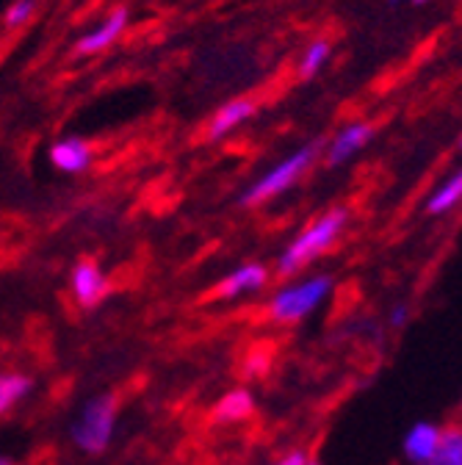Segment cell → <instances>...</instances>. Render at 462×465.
Masks as SVG:
<instances>
[{"mask_svg": "<svg viewBox=\"0 0 462 465\" xmlns=\"http://www.w3.org/2000/svg\"><path fill=\"white\" fill-rule=\"evenodd\" d=\"M346 208H332L324 216H319L313 224H308L300 236L294 239V244H288V250L280 255L277 261V272L282 277L300 272L302 266H308L310 261L321 258L340 236V230L346 227Z\"/></svg>", "mask_w": 462, "mask_h": 465, "instance_id": "cell-1", "label": "cell"}, {"mask_svg": "<svg viewBox=\"0 0 462 465\" xmlns=\"http://www.w3.org/2000/svg\"><path fill=\"white\" fill-rule=\"evenodd\" d=\"M319 153H321V142H310V144L294 150L288 158H282L280 163H274L269 172H263L260 178L244 192L241 203L244 205H258V203H266V200L288 192L313 166V161L319 158Z\"/></svg>", "mask_w": 462, "mask_h": 465, "instance_id": "cell-2", "label": "cell"}, {"mask_svg": "<svg viewBox=\"0 0 462 465\" xmlns=\"http://www.w3.org/2000/svg\"><path fill=\"white\" fill-rule=\"evenodd\" d=\"M332 277L329 274H316V277H308L297 285H288L282 291L271 297L269 302V313L274 322H282V324H291V322H300L305 319L308 313H313L332 291Z\"/></svg>", "mask_w": 462, "mask_h": 465, "instance_id": "cell-3", "label": "cell"}, {"mask_svg": "<svg viewBox=\"0 0 462 465\" xmlns=\"http://www.w3.org/2000/svg\"><path fill=\"white\" fill-rule=\"evenodd\" d=\"M113 424H117V401H113L111 393L97 396L84 407L81 419L73 424V440L78 449L100 454L111 443Z\"/></svg>", "mask_w": 462, "mask_h": 465, "instance_id": "cell-4", "label": "cell"}, {"mask_svg": "<svg viewBox=\"0 0 462 465\" xmlns=\"http://www.w3.org/2000/svg\"><path fill=\"white\" fill-rule=\"evenodd\" d=\"M128 20H131L128 9H113L97 28H92L86 36H81V42H78L75 50H78L81 55L103 53L105 47H111L113 42H117V39L123 36V31L128 28Z\"/></svg>", "mask_w": 462, "mask_h": 465, "instance_id": "cell-5", "label": "cell"}, {"mask_svg": "<svg viewBox=\"0 0 462 465\" xmlns=\"http://www.w3.org/2000/svg\"><path fill=\"white\" fill-rule=\"evenodd\" d=\"M73 294L84 308H94L108 294V280L94 261H81L73 269Z\"/></svg>", "mask_w": 462, "mask_h": 465, "instance_id": "cell-6", "label": "cell"}, {"mask_svg": "<svg viewBox=\"0 0 462 465\" xmlns=\"http://www.w3.org/2000/svg\"><path fill=\"white\" fill-rule=\"evenodd\" d=\"M374 136V128L369 123H352L335 134V139L327 147V163L338 166L343 161H349L358 150H363Z\"/></svg>", "mask_w": 462, "mask_h": 465, "instance_id": "cell-7", "label": "cell"}, {"mask_svg": "<svg viewBox=\"0 0 462 465\" xmlns=\"http://www.w3.org/2000/svg\"><path fill=\"white\" fill-rule=\"evenodd\" d=\"M250 116H255V103L247 100V97H236L224 103L208 123V139H224L227 134H233L239 125H244Z\"/></svg>", "mask_w": 462, "mask_h": 465, "instance_id": "cell-8", "label": "cell"}, {"mask_svg": "<svg viewBox=\"0 0 462 465\" xmlns=\"http://www.w3.org/2000/svg\"><path fill=\"white\" fill-rule=\"evenodd\" d=\"M50 163L59 169V172H67V174H78L84 169H89L92 163V147L84 142V139H59L53 147H50Z\"/></svg>", "mask_w": 462, "mask_h": 465, "instance_id": "cell-9", "label": "cell"}, {"mask_svg": "<svg viewBox=\"0 0 462 465\" xmlns=\"http://www.w3.org/2000/svg\"><path fill=\"white\" fill-rule=\"evenodd\" d=\"M266 280H269L266 266H260V263H247V266H239L227 280H221L216 294H219V297H227V300H230V297H239V294H250V291L263 288Z\"/></svg>", "mask_w": 462, "mask_h": 465, "instance_id": "cell-10", "label": "cell"}, {"mask_svg": "<svg viewBox=\"0 0 462 465\" xmlns=\"http://www.w3.org/2000/svg\"><path fill=\"white\" fill-rule=\"evenodd\" d=\"M440 430L435 427V424H429V421H418L408 435H404V454H408V460H413V462H427L432 454H435V449H437V443H440Z\"/></svg>", "mask_w": 462, "mask_h": 465, "instance_id": "cell-11", "label": "cell"}, {"mask_svg": "<svg viewBox=\"0 0 462 465\" xmlns=\"http://www.w3.org/2000/svg\"><path fill=\"white\" fill-rule=\"evenodd\" d=\"M252 411H255V399H252V393L250 391H230L219 404H216V421H221V424H233V421H241V419H247V416H252Z\"/></svg>", "mask_w": 462, "mask_h": 465, "instance_id": "cell-12", "label": "cell"}, {"mask_svg": "<svg viewBox=\"0 0 462 465\" xmlns=\"http://www.w3.org/2000/svg\"><path fill=\"white\" fill-rule=\"evenodd\" d=\"M459 194H462V174L454 172L451 178L427 200V213H432V216L448 213V211L459 203Z\"/></svg>", "mask_w": 462, "mask_h": 465, "instance_id": "cell-13", "label": "cell"}, {"mask_svg": "<svg viewBox=\"0 0 462 465\" xmlns=\"http://www.w3.org/2000/svg\"><path fill=\"white\" fill-rule=\"evenodd\" d=\"M329 53H332V47H329L327 39L310 42L308 50H305L302 58H300V78H316V75L321 73V67L329 62Z\"/></svg>", "mask_w": 462, "mask_h": 465, "instance_id": "cell-14", "label": "cell"}, {"mask_svg": "<svg viewBox=\"0 0 462 465\" xmlns=\"http://www.w3.org/2000/svg\"><path fill=\"white\" fill-rule=\"evenodd\" d=\"M421 465H462V435L457 430L440 435L435 454Z\"/></svg>", "mask_w": 462, "mask_h": 465, "instance_id": "cell-15", "label": "cell"}, {"mask_svg": "<svg viewBox=\"0 0 462 465\" xmlns=\"http://www.w3.org/2000/svg\"><path fill=\"white\" fill-rule=\"evenodd\" d=\"M31 391V380L23 374H0V413L12 411V407Z\"/></svg>", "mask_w": 462, "mask_h": 465, "instance_id": "cell-16", "label": "cell"}, {"mask_svg": "<svg viewBox=\"0 0 462 465\" xmlns=\"http://www.w3.org/2000/svg\"><path fill=\"white\" fill-rule=\"evenodd\" d=\"M34 15H36V0H15V4L6 9V25L9 28H20Z\"/></svg>", "mask_w": 462, "mask_h": 465, "instance_id": "cell-17", "label": "cell"}, {"mask_svg": "<svg viewBox=\"0 0 462 465\" xmlns=\"http://www.w3.org/2000/svg\"><path fill=\"white\" fill-rule=\"evenodd\" d=\"M305 462H308L305 451H291V454H285L277 465H305Z\"/></svg>", "mask_w": 462, "mask_h": 465, "instance_id": "cell-18", "label": "cell"}, {"mask_svg": "<svg viewBox=\"0 0 462 465\" xmlns=\"http://www.w3.org/2000/svg\"><path fill=\"white\" fill-rule=\"evenodd\" d=\"M404 322H408V308H404V305H398V308H393V316H390V324H393V327H401Z\"/></svg>", "mask_w": 462, "mask_h": 465, "instance_id": "cell-19", "label": "cell"}, {"mask_svg": "<svg viewBox=\"0 0 462 465\" xmlns=\"http://www.w3.org/2000/svg\"><path fill=\"white\" fill-rule=\"evenodd\" d=\"M0 465H15V462L9 457H0Z\"/></svg>", "mask_w": 462, "mask_h": 465, "instance_id": "cell-20", "label": "cell"}, {"mask_svg": "<svg viewBox=\"0 0 462 465\" xmlns=\"http://www.w3.org/2000/svg\"><path fill=\"white\" fill-rule=\"evenodd\" d=\"M413 4H416V6H424V4H429V0H413Z\"/></svg>", "mask_w": 462, "mask_h": 465, "instance_id": "cell-21", "label": "cell"}, {"mask_svg": "<svg viewBox=\"0 0 462 465\" xmlns=\"http://www.w3.org/2000/svg\"><path fill=\"white\" fill-rule=\"evenodd\" d=\"M390 4H401V0H390Z\"/></svg>", "mask_w": 462, "mask_h": 465, "instance_id": "cell-22", "label": "cell"}, {"mask_svg": "<svg viewBox=\"0 0 462 465\" xmlns=\"http://www.w3.org/2000/svg\"><path fill=\"white\" fill-rule=\"evenodd\" d=\"M305 465H319V462H305Z\"/></svg>", "mask_w": 462, "mask_h": 465, "instance_id": "cell-23", "label": "cell"}]
</instances>
